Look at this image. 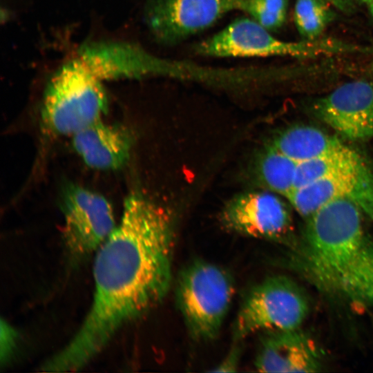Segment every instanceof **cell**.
I'll use <instances>...</instances> for the list:
<instances>
[{
	"label": "cell",
	"instance_id": "23",
	"mask_svg": "<svg viewBox=\"0 0 373 373\" xmlns=\"http://www.w3.org/2000/svg\"><path fill=\"white\" fill-rule=\"evenodd\" d=\"M362 2H364V3H367L368 5H370V3H372L373 2V0H359Z\"/></svg>",
	"mask_w": 373,
	"mask_h": 373
},
{
	"label": "cell",
	"instance_id": "5",
	"mask_svg": "<svg viewBox=\"0 0 373 373\" xmlns=\"http://www.w3.org/2000/svg\"><path fill=\"white\" fill-rule=\"evenodd\" d=\"M363 46L320 37L287 41L273 36L251 18L237 19L195 47L198 54L215 57L287 56L312 58L322 55L363 53Z\"/></svg>",
	"mask_w": 373,
	"mask_h": 373
},
{
	"label": "cell",
	"instance_id": "11",
	"mask_svg": "<svg viewBox=\"0 0 373 373\" xmlns=\"http://www.w3.org/2000/svg\"><path fill=\"white\" fill-rule=\"evenodd\" d=\"M296 211L307 218L323 206L337 200L354 203L373 220V169L366 162L297 189L287 199Z\"/></svg>",
	"mask_w": 373,
	"mask_h": 373
},
{
	"label": "cell",
	"instance_id": "10",
	"mask_svg": "<svg viewBox=\"0 0 373 373\" xmlns=\"http://www.w3.org/2000/svg\"><path fill=\"white\" fill-rule=\"evenodd\" d=\"M316 117L343 137L364 141L373 137V82L345 83L313 106Z\"/></svg>",
	"mask_w": 373,
	"mask_h": 373
},
{
	"label": "cell",
	"instance_id": "2",
	"mask_svg": "<svg viewBox=\"0 0 373 373\" xmlns=\"http://www.w3.org/2000/svg\"><path fill=\"white\" fill-rule=\"evenodd\" d=\"M352 202L328 203L307 218L296 260L325 291L373 308V240Z\"/></svg>",
	"mask_w": 373,
	"mask_h": 373
},
{
	"label": "cell",
	"instance_id": "17",
	"mask_svg": "<svg viewBox=\"0 0 373 373\" xmlns=\"http://www.w3.org/2000/svg\"><path fill=\"white\" fill-rule=\"evenodd\" d=\"M297 164V162L269 145L257 158L255 173L267 191L288 199L295 190Z\"/></svg>",
	"mask_w": 373,
	"mask_h": 373
},
{
	"label": "cell",
	"instance_id": "1",
	"mask_svg": "<svg viewBox=\"0 0 373 373\" xmlns=\"http://www.w3.org/2000/svg\"><path fill=\"white\" fill-rule=\"evenodd\" d=\"M174 240L173 219L164 208L140 193L128 195L119 222L97 250L90 308L42 371L82 369L122 327L159 304L171 282Z\"/></svg>",
	"mask_w": 373,
	"mask_h": 373
},
{
	"label": "cell",
	"instance_id": "21",
	"mask_svg": "<svg viewBox=\"0 0 373 373\" xmlns=\"http://www.w3.org/2000/svg\"><path fill=\"white\" fill-rule=\"evenodd\" d=\"M238 357H239V349L233 348V351L228 355V356L226 358V359L217 367L216 370H214L213 371L216 372H231V371H236L233 368L236 367L238 365Z\"/></svg>",
	"mask_w": 373,
	"mask_h": 373
},
{
	"label": "cell",
	"instance_id": "14",
	"mask_svg": "<svg viewBox=\"0 0 373 373\" xmlns=\"http://www.w3.org/2000/svg\"><path fill=\"white\" fill-rule=\"evenodd\" d=\"M73 145L88 166L98 170H115L127 162L131 136L122 126L102 119L72 136Z\"/></svg>",
	"mask_w": 373,
	"mask_h": 373
},
{
	"label": "cell",
	"instance_id": "4",
	"mask_svg": "<svg viewBox=\"0 0 373 373\" xmlns=\"http://www.w3.org/2000/svg\"><path fill=\"white\" fill-rule=\"evenodd\" d=\"M233 295L231 275L213 263L195 260L181 270L176 282V303L195 340L209 341L218 335Z\"/></svg>",
	"mask_w": 373,
	"mask_h": 373
},
{
	"label": "cell",
	"instance_id": "24",
	"mask_svg": "<svg viewBox=\"0 0 373 373\" xmlns=\"http://www.w3.org/2000/svg\"><path fill=\"white\" fill-rule=\"evenodd\" d=\"M372 16L373 17V2L369 5Z\"/></svg>",
	"mask_w": 373,
	"mask_h": 373
},
{
	"label": "cell",
	"instance_id": "13",
	"mask_svg": "<svg viewBox=\"0 0 373 373\" xmlns=\"http://www.w3.org/2000/svg\"><path fill=\"white\" fill-rule=\"evenodd\" d=\"M254 365L260 372H315L320 358L314 343L299 329L264 332Z\"/></svg>",
	"mask_w": 373,
	"mask_h": 373
},
{
	"label": "cell",
	"instance_id": "15",
	"mask_svg": "<svg viewBox=\"0 0 373 373\" xmlns=\"http://www.w3.org/2000/svg\"><path fill=\"white\" fill-rule=\"evenodd\" d=\"M270 145L298 163L318 157L345 144L336 136L316 127L298 125L280 132Z\"/></svg>",
	"mask_w": 373,
	"mask_h": 373
},
{
	"label": "cell",
	"instance_id": "8",
	"mask_svg": "<svg viewBox=\"0 0 373 373\" xmlns=\"http://www.w3.org/2000/svg\"><path fill=\"white\" fill-rule=\"evenodd\" d=\"M220 219L231 232L283 243L292 241L290 211L278 195L267 190L233 197L221 210Z\"/></svg>",
	"mask_w": 373,
	"mask_h": 373
},
{
	"label": "cell",
	"instance_id": "18",
	"mask_svg": "<svg viewBox=\"0 0 373 373\" xmlns=\"http://www.w3.org/2000/svg\"><path fill=\"white\" fill-rule=\"evenodd\" d=\"M331 6L327 0H296L294 20L304 39L313 40L321 37L334 17Z\"/></svg>",
	"mask_w": 373,
	"mask_h": 373
},
{
	"label": "cell",
	"instance_id": "22",
	"mask_svg": "<svg viewBox=\"0 0 373 373\" xmlns=\"http://www.w3.org/2000/svg\"><path fill=\"white\" fill-rule=\"evenodd\" d=\"M333 6L338 10L349 12L352 11L354 6L351 0H327Z\"/></svg>",
	"mask_w": 373,
	"mask_h": 373
},
{
	"label": "cell",
	"instance_id": "19",
	"mask_svg": "<svg viewBox=\"0 0 373 373\" xmlns=\"http://www.w3.org/2000/svg\"><path fill=\"white\" fill-rule=\"evenodd\" d=\"M243 11L269 30L279 28L285 22L287 0H245Z\"/></svg>",
	"mask_w": 373,
	"mask_h": 373
},
{
	"label": "cell",
	"instance_id": "20",
	"mask_svg": "<svg viewBox=\"0 0 373 373\" xmlns=\"http://www.w3.org/2000/svg\"><path fill=\"white\" fill-rule=\"evenodd\" d=\"M1 361H7L11 356L16 347L17 334L15 330L8 323L1 321Z\"/></svg>",
	"mask_w": 373,
	"mask_h": 373
},
{
	"label": "cell",
	"instance_id": "6",
	"mask_svg": "<svg viewBox=\"0 0 373 373\" xmlns=\"http://www.w3.org/2000/svg\"><path fill=\"white\" fill-rule=\"evenodd\" d=\"M309 312L304 291L287 276L266 278L245 298L233 327L239 341L257 332L299 329Z\"/></svg>",
	"mask_w": 373,
	"mask_h": 373
},
{
	"label": "cell",
	"instance_id": "12",
	"mask_svg": "<svg viewBox=\"0 0 373 373\" xmlns=\"http://www.w3.org/2000/svg\"><path fill=\"white\" fill-rule=\"evenodd\" d=\"M100 80L147 75L169 76L172 60L157 57L138 46L124 43L84 47L77 55Z\"/></svg>",
	"mask_w": 373,
	"mask_h": 373
},
{
	"label": "cell",
	"instance_id": "3",
	"mask_svg": "<svg viewBox=\"0 0 373 373\" xmlns=\"http://www.w3.org/2000/svg\"><path fill=\"white\" fill-rule=\"evenodd\" d=\"M100 80L77 56L50 80L43 102V119L55 134L73 136L102 119L107 97Z\"/></svg>",
	"mask_w": 373,
	"mask_h": 373
},
{
	"label": "cell",
	"instance_id": "7",
	"mask_svg": "<svg viewBox=\"0 0 373 373\" xmlns=\"http://www.w3.org/2000/svg\"><path fill=\"white\" fill-rule=\"evenodd\" d=\"M64 239L75 260L97 250L116 226L110 202L100 194L72 185L63 200Z\"/></svg>",
	"mask_w": 373,
	"mask_h": 373
},
{
	"label": "cell",
	"instance_id": "9",
	"mask_svg": "<svg viewBox=\"0 0 373 373\" xmlns=\"http://www.w3.org/2000/svg\"><path fill=\"white\" fill-rule=\"evenodd\" d=\"M245 0H148L146 20L154 36L175 44L210 27L226 14L243 10Z\"/></svg>",
	"mask_w": 373,
	"mask_h": 373
},
{
	"label": "cell",
	"instance_id": "16",
	"mask_svg": "<svg viewBox=\"0 0 373 373\" xmlns=\"http://www.w3.org/2000/svg\"><path fill=\"white\" fill-rule=\"evenodd\" d=\"M366 162L357 151L345 145L318 157L298 162L294 189L296 190L323 178L356 169Z\"/></svg>",
	"mask_w": 373,
	"mask_h": 373
}]
</instances>
